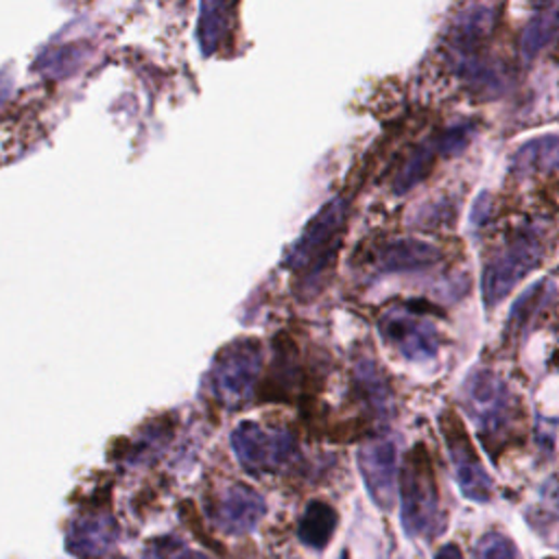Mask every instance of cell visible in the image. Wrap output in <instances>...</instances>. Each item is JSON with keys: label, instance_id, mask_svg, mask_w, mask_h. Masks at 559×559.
<instances>
[{"label": "cell", "instance_id": "cell-1", "mask_svg": "<svg viewBox=\"0 0 559 559\" xmlns=\"http://www.w3.org/2000/svg\"><path fill=\"white\" fill-rule=\"evenodd\" d=\"M401 496L403 526L411 537L433 539L442 533L446 520L442 513L433 459L424 444H416L405 459Z\"/></svg>", "mask_w": 559, "mask_h": 559}, {"label": "cell", "instance_id": "cell-2", "mask_svg": "<svg viewBox=\"0 0 559 559\" xmlns=\"http://www.w3.org/2000/svg\"><path fill=\"white\" fill-rule=\"evenodd\" d=\"M542 263V239L535 228H520L490 258L483 271V300L487 308L498 306Z\"/></svg>", "mask_w": 559, "mask_h": 559}, {"label": "cell", "instance_id": "cell-3", "mask_svg": "<svg viewBox=\"0 0 559 559\" xmlns=\"http://www.w3.org/2000/svg\"><path fill=\"white\" fill-rule=\"evenodd\" d=\"M261 369L263 347L256 339H239L230 343L215 358L211 371L213 394L228 409L245 405L254 394Z\"/></svg>", "mask_w": 559, "mask_h": 559}, {"label": "cell", "instance_id": "cell-4", "mask_svg": "<svg viewBox=\"0 0 559 559\" xmlns=\"http://www.w3.org/2000/svg\"><path fill=\"white\" fill-rule=\"evenodd\" d=\"M463 405L487 448L507 433L513 416V401L507 383L494 371L483 369L468 379Z\"/></svg>", "mask_w": 559, "mask_h": 559}, {"label": "cell", "instance_id": "cell-5", "mask_svg": "<svg viewBox=\"0 0 559 559\" xmlns=\"http://www.w3.org/2000/svg\"><path fill=\"white\" fill-rule=\"evenodd\" d=\"M347 217V206L343 200L328 202L306 226L300 241L291 247L287 265L297 274L319 271L334 254L343 226Z\"/></svg>", "mask_w": 559, "mask_h": 559}, {"label": "cell", "instance_id": "cell-6", "mask_svg": "<svg viewBox=\"0 0 559 559\" xmlns=\"http://www.w3.org/2000/svg\"><path fill=\"white\" fill-rule=\"evenodd\" d=\"M232 448L239 463L250 474H271L287 468L297 448L289 431L263 429L254 422H241L232 433Z\"/></svg>", "mask_w": 559, "mask_h": 559}, {"label": "cell", "instance_id": "cell-7", "mask_svg": "<svg viewBox=\"0 0 559 559\" xmlns=\"http://www.w3.org/2000/svg\"><path fill=\"white\" fill-rule=\"evenodd\" d=\"M381 334L409 360H427L440 352V330L427 308L403 304L381 317Z\"/></svg>", "mask_w": 559, "mask_h": 559}, {"label": "cell", "instance_id": "cell-8", "mask_svg": "<svg viewBox=\"0 0 559 559\" xmlns=\"http://www.w3.org/2000/svg\"><path fill=\"white\" fill-rule=\"evenodd\" d=\"M440 427H442V435L448 448V455L453 459V468L457 474V483L459 490L466 494V498L477 500V503H487L492 500L494 487H492V479L485 472V468L481 466V459L477 457L472 442L466 433L463 422L459 420V416L450 409H446L440 416Z\"/></svg>", "mask_w": 559, "mask_h": 559}, {"label": "cell", "instance_id": "cell-9", "mask_svg": "<svg viewBox=\"0 0 559 559\" xmlns=\"http://www.w3.org/2000/svg\"><path fill=\"white\" fill-rule=\"evenodd\" d=\"M358 470L363 474V481L371 500L383 509H390L394 505L396 481H398L396 444L390 440H374L360 446Z\"/></svg>", "mask_w": 559, "mask_h": 559}, {"label": "cell", "instance_id": "cell-10", "mask_svg": "<svg viewBox=\"0 0 559 559\" xmlns=\"http://www.w3.org/2000/svg\"><path fill=\"white\" fill-rule=\"evenodd\" d=\"M263 513H265L263 496L247 485H230L228 490L221 492L215 507V518L219 526L230 535H241L252 531L263 518Z\"/></svg>", "mask_w": 559, "mask_h": 559}, {"label": "cell", "instance_id": "cell-11", "mask_svg": "<svg viewBox=\"0 0 559 559\" xmlns=\"http://www.w3.org/2000/svg\"><path fill=\"white\" fill-rule=\"evenodd\" d=\"M118 537V526L112 516H81L66 531V548L71 555L90 559L107 552Z\"/></svg>", "mask_w": 559, "mask_h": 559}, {"label": "cell", "instance_id": "cell-12", "mask_svg": "<svg viewBox=\"0 0 559 559\" xmlns=\"http://www.w3.org/2000/svg\"><path fill=\"white\" fill-rule=\"evenodd\" d=\"M466 142H468V131L450 129V131H446V134H442V136L429 140L427 144H422V147L409 157V162L405 164V168L401 170V175H398V179H396V193H407V191H411L418 181H422V179L431 173V168H433V164H435V157H437L440 153H455V151H459Z\"/></svg>", "mask_w": 559, "mask_h": 559}, {"label": "cell", "instance_id": "cell-13", "mask_svg": "<svg viewBox=\"0 0 559 559\" xmlns=\"http://www.w3.org/2000/svg\"><path fill=\"white\" fill-rule=\"evenodd\" d=\"M440 261V250L420 239H401L388 243L379 254V267L388 274L429 269Z\"/></svg>", "mask_w": 559, "mask_h": 559}, {"label": "cell", "instance_id": "cell-14", "mask_svg": "<svg viewBox=\"0 0 559 559\" xmlns=\"http://www.w3.org/2000/svg\"><path fill=\"white\" fill-rule=\"evenodd\" d=\"M334 529H336V511L323 500H313L306 507L304 518L300 522V537L310 548H326Z\"/></svg>", "mask_w": 559, "mask_h": 559}, {"label": "cell", "instance_id": "cell-15", "mask_svg": "<svg viewBox=\"0 0 559 559\" xmlns=\"http://www.w3.org/2000/svg\"><path fill=\"white\" fill-rule=\"evenodd\" d=\"M539 168H559V136L535 138L522 144L513 155V170L531 173Z\"/></svg>", "mask_w": 559, "mask_h": 559}, {"label": "cell", "instance_id": "cell-16", "mask_svg": "<svg viewBox=\"0 0 559 559\" xmlns=\"http://www.w3.org/2000/svg\"><path fill=\"white\" fill-rule=\"evenodd\" d=\"M356 383H358L363 396L367 398V403L377 409V414H381V416L390 414V409H392L390 388H388L383 371L379 369V365L374 360L360 358L356 363Z\"/></svg>", "mask_w": 559, "mask_h": 559}, {"label": "cell", "instance_id": "cell-17", "mask_svg": "<svg viewBox=\"0 0 559 559\" xmlns=\"http://www.w3.org/2000/svg\"><path fill=\"white\" fill-rule=\"evenodd\" d=\"M550 295H552V284L550 282H537L513 304L509 321H507V332H509L511 341H516L531 326L533 317L550 300Z\"/></svg>", "mask_w": 559, "mask_h": 559}, {"label": "cell", "instance_id": "cell-18", "mask_svg": "<svg viewBox=\"0 0 559 559\" xmlns=\"http://www.w3.org/2000/svg\"><path fill=\"white\" fill-rule=\"evenodd\" d=\"M559 34V12L537 14L520 36V51L526 60L537 58Z\"/></svg>", "mask_w": 559, "mask_h": 559}, {"label": "cell", "instance_id": "cell-19", "mask_svg": "<svg viewBox=\"0 0 559 559\" xmlns=\"http://www.w3.org/2000/svg\"><path fill=\"white\" fill-rule=\"evenodd\" d=\"M477 559H520V555L507 535L487 533L477 544Z\"/></svg>", "mask_w": 559, "mask_h": 559}, {"label": "cell", "instance_id": "cell-20", "mask_svg": "<svg viewBox=\"0 0 559 559\" xmlns=\"http://www.w3.org/2000/svg\"><path fill=\"white\" fill-rule=\"evenodd\" d=\"M147 559H204V557H200L191 548H186L181 542L173 537H162L147 548Z\"/></svg>", "mask_w": 559, "mask_h": 559}, {"label": "cell", "instance_id": "cell-21", "mask_svg": "<svg viewBox=\"0 0 559 559\" xmlns=\"http://www.w3.org/2000/svg\"><path fill=\"white\" fill-rule=\"evenodd\" d=\"M435 559H463V552H461V548L457 544H446V546H442L437 550Z\"/></svg>", "mask_w": 559, "mask_h": 559}, {"label": "cell", "instance_id": "cell-22", "mask_svg": "<svg viewBox=\"0 0 559 559\" xmlns=\"http://www.w3.org/2000/svg\"><path fill=\"white\" fill-rule=\"evenodd\" d=\"M487 213H490L487 195H481V198H479V202H477V211H474L472 219H474L477 224H483V221H485V217H487Z\"/></svg>", "mask_w": 559, "mask_h": 559}, {"label": "cell", "instance_id": "cell-23", "mask_svg": "<svg viewBox=\"0 0 559 559\" xmlns=\"http://www.w3.org/2000/svg\"><path fill=\"white\" fill-rule=\"evenodd\" d=\"M552 0H533V5H550Z\"/></svg>", "mask_w": 559, "mask_h": 559}]
</instances>
